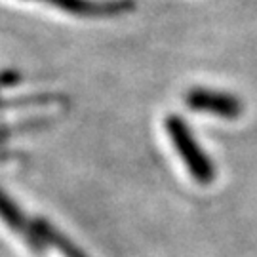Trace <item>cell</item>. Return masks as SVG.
Masks as SVG:
<instances>
[{
  "label": "cell",
  "mask_w": 257,
  "mask_h": 257,
  "mask_svg": "<svg viewBox=\"0 0 257 257\" xmlns=\"http://www.w3.org/2000/svg\"><path fill=\"white\" fill-rule=\"evenodd\" d=\"M166 134L170 136L177 155L181 156L187 172L191 174L198 185H210L215 179V166L210 160V156L202 151V147L196 143L193 132L187 126L181 116L170 114L164 120Z\"/></svg>",
  "instance_id": "obj_1"
},
{
  "label": "cell",
  "mask_w": 257,
  "mask_h": 257,
  "mask_svg": "<svg viewBox=\"0 0 257 257\" xmlns=\"http://www.w3.org/2000/svg\"><path fill=\"white\" fill-rule=\"evenodd\" d=\"M185 101L193 110H202V112H210V114L230 120L238 118L244 109L236 95L208 90V88H193L187 93Z\"/></svg>",
  "instance_id": "obj_2"
},
{
  "label": "cell",
  "mask_w": 257,
  "mask_h": 257,
  "mask_svg": "<svg viewBox=\"0 0 257 257\" xmlns=\"http://www.w3.org/2000/svg\"><path fill=\"white\" fill-rule=\"evenodd\" d=\"M78 18H110L134 8L132 0H37Z\"/></svg>",
  "instance_id": "obj_3"
},
{
  "label": "cell",
  "mask_w": 257,
  "mask_h": 257,
  "mask_svg": "<svg viewBox=\"0 0 257 257\" xmlns=\"http://www.w3.org/2000/svg\"><path fill=\"white\" fill-rule=\"evenodd\" d=\"M0 208H2V219L6 221L12 230H16L21 238L27 242V246L35 253H40L42 249L46 248L44 242L38 238V234L33 229V221L31 217H27L23 211L19 210V206L12 198H10L8 193L2 194V202H0Z\"/></svg>",
  "instance_id": "obj_4"
},
{
  "label": "cell",
  "mask_w": 257,
  "mask_h": 257,
  "mask_svg": "<svg viewBox=\"0 0 257 257\" xmlns=\"http://www.w3.org/2000/svg\"><path fill=\"white\" fill-rule=\"evenodd\" d=\"M31 221H33V229L38 234V238L44 242V246H52L59 253H63L65 257H88L80 246H76L67 234L55 229L48 219H44V217H31Z\"/></svg>",
  "instance_id": "obj_5"
}]
</instances>
